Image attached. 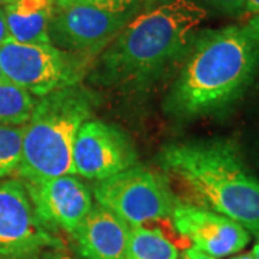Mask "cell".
<instances>
[{
  "instance_id": "6da1fadb",
  "label": "cell",
  "mask_w": 259,
  "mask_h": 259,
  "mask_svg": "<svg viewBox=\"0 0 259 259\" xmlns=\"http://www.w3.org/2000/svg\"><path fill=\"white\" fill-rule=\"evenodd\" d=\"M259 72V44L243 26L207 29L194 37L167 95L177 118L212 115L233 105Z\"/></svg>"
},
{
  "instance_id": "7a4b0ae2",
  "label": "cell",
  "mask_w": 259,
  "mask_h": 259,
  "mask_svg": "<svg viewBox=\"0 0 259 259\" xmlns=\"http://www.w3.org/2000/svg\"><path fill=\"white\" fill-rule=\"evenodd\" d=\"M206 18L207 10L193 0H163L131 19L102 51L93 81L112 88L150 82L186 56Z\"/></svg>"
},
{
  "instance_id": "3957f363",
  "label": "cell",
  "mask_w": 259,
  "mask_h": 259,
  "mask_svg": "<svg viewBox=\"0 0 259 259\" xmlns=\"http://www.w3.org/2000/svg\"><path fill=\"white\" fill-rule=\"evenodd\" d=\"M167 176L190 194L194 206L223 214L259 238V179L231 140L171 143L158 153Z\"/></svg>"
},
{
  "instance_id": "277c9868",
  "label": "cell",
  "mask_w": 259,
  "mask_h": 259,
  "mask_svg": "<svg viewBox=\"0 0 259 259\" xmlns=\"http://www.w3.org/2000/svg\"><path fill=\"white\" fill-rule=\"evenodd\" d=\"M94 98L78 83L37 98L23 125L18 173L25 183L75 175L74 143L91 118Z\"/></svg>"
},
{
  "instance_id": "5b68a950",
  "label": "cell",
  "mask_w": 259,
  "mask_h": 259,
  "mask_svg": "<svg viewBox=\"0 0 259 259\" xmlns=\"http://www.w3.org/2000/svg\"><path fill=\"white\" fill-rule=\"evenodd\" d=\"M136 0H100L56 6L49 23L51 44L87 59L101 54L133 19Z\"/></svg>"
},
{
  "instance_id": "8992f818",
  "label": "cell",
  "mask_w": 259,
  "mask_h": 259,
  "mask_svg": "<svg viewBox=\"0 0 259 259\" xmlns=\"http://www.w3.org/2000/svg\"><path fill=\"white\" fill-rule=\"evenodd\" d=\"M93 194L100 206L130 226L170 218L177 203L166 177L139 164L95 182Z\"/></svg>"
},
{
  "instance_id": "52a82bcc",
  "label": "cell",
  "mask_w": 259,
  "mask_h": 259,
  "mask_svg": "<svg viewBox=\"0 0 259 259\" xmlns=\"http://www.w3.org/2000/svg\"><path fill=\"white\" fill-rule=\"evenodd\" d=\"M83 64L52 44H22L8 37L0 45L3 79L36 98L76 85Z\"/></svg>"
},
{
  "instance_id": "ba28073f",
  "label": "cell",
  "mask_w": 259,
  "mask_h": 259,
  "mask_svg": "<svg viewBox=\"0 0 259 259\" xmlns=\"http://www.w3.org/2000/svg\"><path fill=\"white\" fill-rule=\"evenodd\" d=\"M64 242L39 219L23 182L0 183V256L62 249Z\"/></svg>"
},
{
  "instance_id": "9c48e42d",
  "label": "cell",
  "mask_w": 259,
  "mask_h": 259,
  "mask_svg": "<svg viewBox=\"0 0 259 259\" xmlns=\"http://www.w3.org/2000/svg\"><path fill=\"white\" fill-rule=\"evenodd\" d=\"M75 175L100 182L137 164V150L118 127L101 120H87L74 143Z\"/></svg>"
},
{
  "instance_id": "30bf717a",
  "label": "cell",
  "mask_w": 259,
  "mask_h": 259,
  "mask_svg": "<svg viewBox=\"0 0 259 259\" xmlns=\"http://www.w3.org/2000/svg\"><path fill=\"white\" fill-rule=\"evenodd\" d=\"M170 219L177 233L216 259L241 252L250 241V233L242 225L192 203L177 200Z\"/></svg>"
},
{
  "instance_id": "8fae6325",
  "label": "cell",
  "mask_w": 259,
  "mask_h": 259,
  "mask_svg": "<svg viewBox=\"0 0 259 259\" xmlns=\"http://www.w3.org/2000/svg\"><path fill=\"white\" fill-rule=\"evenodd\" d=\"M23 185L39 219L51 231L72 235L94 206L90 187L75 175Z\"/></svg>"
},
{
  "instance_id": "7c38bea8",
  "label": "cell",
  "mask_w": 259,
  "mask_h": 259,
  "mask_svg": "<svg viewBox=\"0 0 259 259\" xmlns=\"http://www.w3.org/2000/svg\"><path fill=\"white\" fill-rule=\"evenodd\" d=\"M131 226L102 206H93L72 233L85 259H127Z\"/></svg>"
},
{
  "instance_id": "4fadbf2b",
  "label": "cell",
  "mask_w": 259,
  "mask_h": 259,
  "mask_svg": "<svg viewBox=\"0 0 259 259\" xmlns=\"http://www.w3.org/2000/svg\"><path fill=\"white\" fill-rule=\"evenodd\" d=\"M55 0H12L5 8L9 39L22 44H51L49 23Z\"/></svg>"
},
{
  "instance_id": "5bb4252c",
  "label": "cell",
  "mask_w": 259,
  "mask_h": 259,
  "mask_svg": "<svg viewBox=\"0 0 259 259\" xmlns=\"http://www.w3.org/2000/svg\"><path fill=\"white\" fill-rule=\"evenodd\" d=\"M176 245L157 229L131 226L127 259H179Z\"/></svg>"
},
{
  "instance_id": "9a60e30c",
  "label": "cell",
  "mask_w": 259,
  "mask_h": 259,
  "mask_svg": "<svg viewBox=\"0 0 259 259\" xmlns=\"http://www.w3.org/2000/svg\"><path fill=\"white\" fill-rule=\"evenodd\" d=\"M36 97L6 79L0 81V125H25L30 118Z\"/></svg>"
},
{
  "instance_id": "2e32d148",
  "label": "cell",
  "mask_w": 259,
  "mask_h": 259,
  "mask_svg": "<svg viewBox=\"0 0 259 259\" xmlns=\"http://www.w3.org/2000/svg\"><path fill=\"white\" fill-rule=\"evenodd\" d=\"M23 125H0V179L16 173L22 158Z\"/></svg>"
},
{
  "instance_id": "e0dca14e",
  "label": "cell",
  "mask_w": 259,
  "mask_h": 259,
  "mask_svg": "<svg viewBox=\"0 0 259 259\" xmlns=\"http://www.w3.org/2000/svg\"><path fill=\"white\" fill-rule=\"evenodd\" d=\"M204 9H210L232 18L243 16L246 0H193Z\"/></svg>"
},
{
  "instance_id": "ac0fdd59",
  "label": "cell",
  "mask_w": 259,
  "mask_h": 259,
  "mask_svg": "<svg viewBox=\"0 0 259 259\" xmlns=\"http://www.w3.org/2000/svg\"><path fill=\"white\" fill-rule=\"evenodd\" d=\"M243 16H246L243 28L259 44V0H246Z\"/></svg>"
},
{
  "instance_id": "d6986e66",
  "label": "cell",
  "mask_w": 259,
  "mask_h": 259,
  "mask_svg": "<svg viewBox=\"0 0 259 259\" xmlns=\"http://www.w3.org/2000/svg\"><path fill=\"white\" fill-rule=\"evenodd\" d=\"M183 256H185L186 259H216L213 258V256H210V255L202 252V250H199L197 248H194V246L187 248V249L183 252Z\"/></svg>"
},
{
  "instance_id": "ffe728a7",
  "label": "cell",
  "mask_w": 259,
  "mask_h": 259,
  "mask_svg": "<svg viewBox=\"0 0 259 259\" xmlns=\"http://www.w3.org/2000/svg\"><path fill=\"white\" fill-rule=\"evenodd\" d=\"M9 37L8 29H6V20H5V10L0 9V45Z\"/></svg>"
},
{
  "instance_id": "44dd1931",
  "label": "cell",
  "mask_w": 259,
  "mask_h": 259,
  "mask_svg": "<svg viewBox=\"0 0 259 259\" xmlns=\"http://www.w3.org/2000/svg\"><path fill=\"white\" fill-rule=\"evenodd\" d=\"M82 2H100V0H55L56 6H64L71 3H82Z\"/></svg>"
},
{
  "instance_id": "7402d4cb",
  "label": "cell",
  "mask_w": 259,
  "mask_h": 259,
  "mask_svg": "<svg viewBox=\"0 0 259 259\" xmlns=\"http://www.w3.org/2000/svg\"><path fill=\"white\" fill-rule=\"evenodd\" d=\"M0 259H37L36 253L30 255H16V256H0Z\"/></svg>"
},
{
  "instance_id": "603a6c76",
  "label": "cell",
  "mask_w": 259,
  "mask_h": 259,
  "mask_svg": "<svg viewBox=\"0 0 259 259\" xmlns=\"http://www.w3.org/2000/svg\"><path fill=\"white\" fill-rule=\"evenodd\" d=\"M231 259H255V256H253V253H252V250H250V252H245V253L235 255V256H232Z\"/></svg>"
},
{
  "instance_id": "cb8c5ba5",
  "label": "cell",
  "mask_w": 259,
  "mask_h": 259,
  "mask_svg": "<svg viewBox=\"0 0 259 259\" xmlns=\"http://www.w3.org/2000/svg\"><path fill=\"white\" fill-rule=\"evenodd\" d=\"M51 259H72V258H71V256H68V255H64V253L56 252L55 255H52V258Z\"/></svg>"
},
{
  "instance_id": "d4e9b609",
  "label": "cell",
  "mask_w": 259,
  "mask_h": 259,
  "mask_svg": "<svg viewBox=\"0 0 259 259\" xmlns=\"http://www.w3.org/2000/svg\"><path fill=\"white\" fill-rule=\"evenodd\" d=\"M252 253H253L255 259H259V238H258V242H256V245H255V246H253V249H252Z\"/></svg>"
},
{
  "instance_id": "484cf974",
  "label": "cell",
  "mask_w": 259,
  "mask_h": 259,
  "mask_svg": "<svg viewBox=\"0 0 259 259\" xmlns=\"http://www.w3.org/2000/svg\"><path fill=\"white\" fill-rule=\"evenodd\" d=\"M12 0H0V9H5Z\"/></svg>"
},
{
  "instance_id": "4316f807",
  "label": "cell",
  "mask_w": 259,
  "mask_h": 259,
  "mask_svg": "<svg viewBox=\"0 0 259 259\" xmlns=\"http://www.w3.org/2000/svg\"><path fill=\"white\" fill-rule=\"evenodd\" d=\"M3 79V75H2V71H0V81Z\"/></svg>"
},
{
  "instance_id": "83f0119b",
  "label": "cell",
  "mask_w": 259,
  "mask_h": 259,
  "mask_svg": "<svg viewBox=\"0 0 259 259\" xmlns=\"http://www.w3.org/2000/svg\"><path fill=\"white\" fill-rule=\"evenodd\" d=\"M179 259H186V258L183 256V255H180V256H179Z\"/></svg>"
}]
</instances>
